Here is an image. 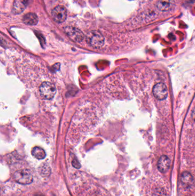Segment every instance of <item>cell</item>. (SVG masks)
<instances>
[{
  "instance_id": "obj_12",
  "label": "cell",
  "mask_w": 195,
  "mask_h": 196,
  "mask_svg": "<svg viewBox=\"0 0 195 196\" xmlns=\"http://www.w3.org/2000/svg\"><path fill=\"white\" fill-rule=\"evenodd\" d=\"M32 154L34 158L39 160L43 159L46 157V153L44 150L39 146L34 147L32 150Z\"/></svg>"
},
{
  "instance_id": "obj_17",
  "label": "cell",
  "mask_w": 195,
  "mask_h": 196,
  "mask_svg": "<svg viewBox=\"0 0 195 196\" xmlns=\"http://www.w3.org/2000/svg\"></svg>"
},
{
  "instance_id": "obj_11",
  "label": "cell",
  "mask_w": 195,
  "mask_h": 196,
  "mask_svg": "<svg viewBox=\"0 0 195 196\" xmlns=\"http://www.w3.org/2000/svg\"><path fill=\"white\" fill-rule=\"evenodd\" d=\"M23 23L28 25H36L39 22L38 16L33 13H29L24 16L22 18Z\"/></svg>"
},
{
  "instance_id": "obj_14",
  "label": "cell",
  "mask_w": 195,
  "mask_h": 196,
  "mask_svg": "<svg viewBox=\"0 0 195 196\" xmlns=\"http://www.w3.org/2000/svg\"><path fill=\"white\" fill-rule=\"evenodd\" d=\"M153 196H165V191L162 188H156L153 193Z\"/></svg>"
},
{
  "instance_id": "obj_16",
  "label": "cell",
  "mask_w": 195,
  "mask_h": 196,
  "mask_svg": "<svg viewBox=\"0 0 195 196\" xmlns=\"http://www.w3.org/2000/svg\"><path fill=\"white\" fill-rule=\"evenodd\" d=\"M192 118L193 119V120L195 121V107L192 112Z\"/></svg>"
},
{
  "instance_id": "obj_2",
  "label": "cell",
  "mask_w": 195,
  "mask_h": 196,
  "mask_svg": "<svg viewBox=\"0 0 195 196\" xmlns=\"http://www.w3.org/2000/svg\"><path fill=\"white\" fill-rule=\"evenodd\" d=\"M86 40L89 45L95 48L102 47L105 42L103 35L97 31L89 32L86 36Z\"/></svg>"
},
{
  "instance_id": "obj_6",
  "label": "cell",
  "mask_w": 195,
  "mask_h": 196,
  "mask_svg": "<svg viewBox=\"0 0 195 196\" xmlns=\"http://www.w3.org/2000/svg\"><path fill=\"white\" fill-rule=\"evenodd\" d=\"M152 92L153 96L159 101L165 99L168 94L166 85L162 83H159L155 84L153 88Z\"/></svg>"
},
{
  "instance_id": "obj_1",
  "label": "cell",
  "mask_w": 195,
  "mask_h": 196,
  "mask_svg": "<svg viewBox=\"0 0 195 196\" xmlns=\"http://www.w3.org/2000/svg\"><path fill=\"white\" fill-rule=\"evenodd\" d=\"M13 179L20 184L29 185L33 182V177L32 172L25 169L16 171L13 174Z\"/></svg>"
},
{
  "instance_id": "obj_3",
  "label": "cell",
  "mask_w": 195,
  "mask_h": 196,
  "mask_svg": "<svg viewBox=\"0 0 195 196\" xmlns=\"http://www.w3.org/2000/svg\"><path fill=\"white\" fill-rule=\"evenodd\" d=\"M39 91L42 98L47 100H50L56 95V88L53 83L49 82H44L40 85Z\"/></svg>"
},
{
  "instance_id": "obj_15",
  "label": "cell",
  "mask_w": 195,
  "mask_h": 196,
  "mask_svg": "<svg viewBox=\"0 0 195 196\" xmlns=\"http://www.w3.org/2000/svg\"><path fill=\"white\" fill-rule=\"evenodd\" d=\"M72 164L73 166L75 168L78 169L80 168H81V165L80 162H78V160L76 159H73L72 162Z\"/></svg>"
},
{
  "instance_id": "obj_9",
  "label": "cell",
  "mask_w": 195,
  "mask_h": 196,
  "mask_svg": "<svg viewBox=\"0 0 195 196\" xmlns=\"http://www.w3.org/2000/svg\"><path fill=\"white\" fill-rule=\"evenodd\" d=\"M175 5L173 0H159L156 4V7L160 11H171Z\"/></svg>"
},
{
  "instance_id": "obj_10",
  "label": "cell",
  "mask_w": 195,
  "mask_h": 196,
  "mask_svg": "<svg viewBox=\"0 0 195 196\" xmlns=\"http://www.w3.org/2000/svg\"><path fill=\"white\" fill-rule=\"evenodd\" d=\"M181 182L185 188H190L193 184V177L190 172H184L181 175Z\"/></svg>"
},
{
  "instance_id": "obj_5",
  "label": "cell",
  "mask_w": 195,
  "mask_h": 196,
  "mask_svg": "<svg viewBox=\"0 0 195 196\" xmlns=\"http://www.w3.org/2000/svg\"><path fill=\"white\" fill-rule=\"evenodd\" d=\"M51 14L55 22L57 23H63L67 19V9L64 6H57L52 11Z\"/></svg>"
},
{
  "instance_id": "obj_13",
  "label": "cell",
  "mask_w": 195,
  "mask_h": 196,
  "mask_svg": "<svg viewBox=\"0 0 195 196\" xmlns=\"http://www.w3.org/2000/svg\"><path fill=\"white\" fill-rule=\"evenodd\" d=\"M39 173L43 177H46L49 175L50 173V169L46 168V166H42L41 169H39Z\"/></svg>"
},
{
  "instance_id": "obj_7",
  "label": "cell",
  "mask_w": 195,
  "mask_h": 196,
  "mask_svg": "<svg viewBox=\"0 0 195 196\" xmlns=\"http://www.w3.org/2000/svg\"><path fill=\"white\" fill-rule=\"evenodd\" d=\"M29 0H14L12 7V13L19 14L24 11L28 6Z\"/></svg>"
},
{
  "instance_id": "obj_8",
  "label": "cell",
  "mask_w": 195,
  "mask_h": 196,
  "mask_svg": "<svg viewBox=\"0 0 195 196\" xmlns=\"http://www.w3.org/2000/svg\"><path fill=\"white\" fill-rule=\"evenodd\" d=\"M171 160L167 156H162L160 157L157 162V168L161 173H165L169 168Z\"/></svg>"
},
{
  "instance_id": "obj_4",
  "label": "cell",
  "mask_w": 195,
  "mask_h": 196,
  "mask_svg": "<svg viewBox=\"0 0 195 196\" xmlns=\"http://www.w3.org/2000/svg\"><path fill=\"white\" fill-rule=\"evenodd\" d=\"M64 30L67 36L74 42L81 43L85 38L84 34L78 28L72 26H67Z\"/></svg>"
}]
</instances>
